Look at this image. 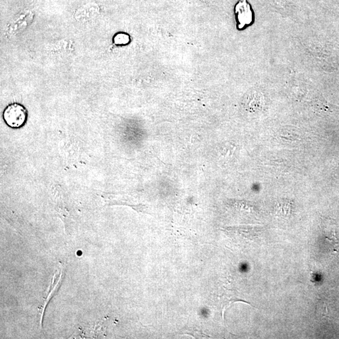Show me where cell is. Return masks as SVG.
<instances>
[{
  "label": "cell",
  "mask_w": 339,
  "mask_h": 339,
  "mask_svg": "<svg viewBox=\"0 0 339 339\" xmlns=\"http://www.w3.org/2000/svg\"><path fill=\"white\" fill-rule=\"evenodd\" d=\"M28 111L25 107L18 102L9 104L3 111L4 121L12 128H20L26 123Z\"/></svg>",
  "instance_id": "6da1fadb"
},
{
  "label": "cell",
  "mask_w": 339,
  "mask_h": 339,
  "mask_svg": "<svg viewBox=\"0 0 339 339\" xmlns=\"http://www.w3.org/2000/svg\"><path fill=\"white\" fill-rule=\"evenodd\" d=\"M236 13L238 14V19L240 24H250L252 21V13L249 6L246 0L240 1L236 6Z\"/></svg>",
  "instance_id": "7a4b0ae2"
},
{
  "label": "cell",
  "mask_w": 339,
  "mask_h": 339,
  "mask_svg": "<svg viewBox=\"0 0 339 339\" xmlns=\"http://www.w3.org/2000/svg\"><path fill=\"white\" fill-rule=\"evenodd\" d=\"M129 41H130L129 37L125 33H118L114 38V42L117 45H125L128 44Z\"/></svg>",
  "instance_id": "3957f363"
}]
</instances>
